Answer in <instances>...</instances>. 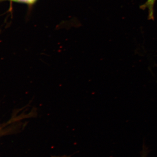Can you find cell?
Returning <instances> with one entry per match:
<instances>
[{
	"mask_svg": "<svg viewBox=\"0 0 157 157\" xmlns=\"http://www.w3.org/2000/svg\"><path fill=\"white\" fill-rule=\"evenodd\" d=\"M14 2H21L26 3V4H33L36 0H11Z\"/></svg>",
	"mask_w": 157,
	"mask_h": 157,
	"instance_id": "7a4b0ae2",
	"label": "cell"
},
{
	"mask_svg": "<svg viewBox=\"0 0 157 157\" xmlns=\"http://www.w3.org/2000/svg\"><path fill=\"white\" fill-rule=\"evenodd\" d=\"M156 0H147L146 2L140 6V8L143 10H148V18L150 20L154 19V6Z\"/></svg>",
	"mask_w": 157,
	"mask_h": 157,
	"instance_id": "6da1fadb",
	"label": "cell"
}]
</instances>
